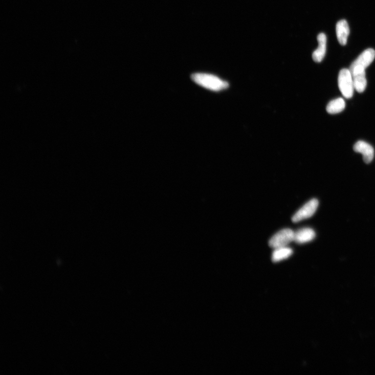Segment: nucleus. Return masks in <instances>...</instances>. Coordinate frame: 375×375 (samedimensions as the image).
I'll return each mask as SVG.
<instances>
[{
	"instance_id": "11",
	"label": "nucleus",
	"mask_w": 375,
	"mask_h": 375,
	"mask_svg": "<svg viewBox=\"0 0 375 375\" xmlns=\"http://www.w3.org/2000/svg\"><path fill=\"white\" fill-rule=\"evenodd\" d=\"M353 79L355 90L358 92H363L366 89L367 79L366 72L356 73L352 74Z\"/></svg>"
},
{
	"instance_id": "7",
	"label": "nucleus",
	"mask_w": 375,
	"mask_h": 375,
	"mask_svg": "<svg viewBox=\"0 0 375 375\" xmlns=\"http://www.w3.org/2000/svg\"><path fill=\"white\" fill-rule=\"evenodd\" d=\"M315 233L313 229L304 228L299 229L294 234V242L299 243H305L313 240Z\"/></svg>"
},
{
	"instance_id": "4",
	"label": "nucleus",
	"mask_w": 375,
	"mask_h": 375,
	"mask_svg": "<svg viewBox=\"0 0 375 375\" xmlns=\"http://www.w3.org/2000/svg\"><path fill=\"white\" fill-rule=\"evenodd\" d=\"M294 231L290 229H282L271 238L269 245L274 249L286 246L294 241Z\"/></svg>"
},
{
	"instance_id": "1",
	"label": "nucleus",
	"mask_w": 375,
	"mask_h": 375,
	"mask_svg": "<svg viewBox=\"0 0 375 375\" xmlns=\"http://www.w3.org/2000/svg\"><path fill=\"white\" fill-rule=\"evenodd\" d=\"M191 78L197 85L213 91L225 90L229 87L228 82L210 74L195 73L191 75Z\"/></svg>"
},
{
	"instance_id": "8",
	"label": "nucleus",
	"mask_w": 375,
	"mask_h": 375,
	"mask_svg": "<svg viewBox=\"0 0 375 375\" xmlns=\"http://www.w3.org/2000/svg\"><path fill=\"white\" fill-rule=\"evenodd\" d=\"M318 46L316 50L313 53V60L317 63H320L324 59L326 52L327 37L324 33H321L317 37Z\"/></svg>"
},
{
	"instance_id": "9",
	"label": "nucleus",
	"mask_w": 375,
	"mask_h": 375,
	"mask_svg": "<svg viewBox=\"0 0 375 375\" xmlns=\"http://www.w3.org/2000/svg\"><path fill=\"white\" fill-rule=\"evenodd\" d=\"M350 34V29L348 22L344 20L339 21L336 25V35L339 44L345 45L348 41Z\"/></svg>"
},
{
	"instance_id": "5",
	"label": "nucleus",
	"mask_w": 375,
	"mask_h": 375,
	"mask_svg": "<svg viewBox=\"0 0 375 375\" xmlns=\"http://www.w3.org/2000/svg\"><path fill=\"white\" fill-rule=\"evenodd\" d=\"M318 201L316 199H312L307 202L293 215L292 220L294 222H297L312 217L316 212L318 206Z\"/></svg>"
},
{
	"instance_id": "6",
	"label": "nucleus",
	"mask_w": 375,
	"mask_h": 375,
	"mask_svg": "<svg viewBox=\"0 0 375 375\" xmlns=\"http://www.w3.org/2000/svg\"><path fill=\"white\" fill-rule=\"evenodd\" d=\"M354 150L363 155L364 161L366 163H370L373 161L374 150L368 143L363 141H357L354 146Z\"/></svg>"
},
{
	"instance_id": "10",
	"label": "nucleus",
	"mask_w": 375,
	"mask_h": 375,
	"mask_svg": "<svg viewBox=\"0 0 375 375\" xmlns=\"http://www.w3.org/2000/svg\"><path fill=\"white\" fill-rule=\"evenodd\" d=\"M346 107V103L344 99L339 98L331 101L327 105V112L331 114H338L344 110Z\"/></svg>"
},
{
	"instance_id": "2",
	"label": "nucleus",
	"mask_w": 375,
	"mask_h": 375,
	"mask_svg": "<svg viewBox=\"0 0 375 375\" xmlns=\"http://www.w3.org/2000/svg\"><path fill=\"white\" fill-rule=\"evenodd\" d=\"M338 86L343 96L347 99L353 97L355 88L353 77L350 69L344 68L340 70Z\"/></svg>"
},
{
	"instance_id": "3",
	"label": "nucleus",
	"mask_w": 375,
	"mask_h": 375,
	"mask_svg": "<svg viewBox=\"0 0 375 375\" xmlns=\"http://www.w3.org/2000/svg\"><path fill=\"white\" fill-rule=\"evenodd\" d=\"M375 58V51L373 49H368L363 52L353 63L350 67L351 74L360 71H365Z\"/></svg>"
},
{
	"instance_id": "12",
	"label": "nucleus",
	"mask_w": 375,
	"mask_h": 375,
	"mask_svg": "<svg viewBox=\"0 0 375 375\" xmlns=\"http://www.w3.org/2000/svg\"><path fill=\"white\" fill-rule=\"evenodd\" d=\"M273 253L272 260L274 262L281 261L284 259L288 258L292 254V250L287 247H282L275 249Z\"/></svg>"
}]
</instances>
